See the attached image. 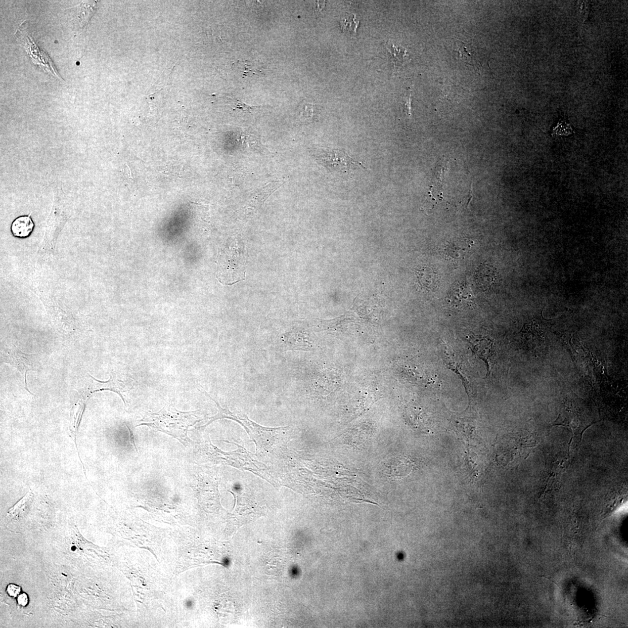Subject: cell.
Instances as JSON below:
<instances>
[{
	"instance_id": "6da1fadb",
	"label": "cell",
	"mask_w": 628,
	"mask_h": 628,
	"mask_svg": "<svg viewBox=\"0 0 628 628\" xmlns=\"http://www.w3.org/2000/svg\"><path fill=\"white\" fill-rule=\"evenodd\" d=\"M198 414L199 411L182 412L170 404L158 413H147L138 426L147 425L168 434L186 445L189 442V428L201 421Z\"/></svg>"
},
{
	"instance_id": "7a4b0ae2",
	"label": "cell",
	"mask_w": 628,
	"mask_h": 628,
	"mask_svg": "<svg viewBox=\"0 0 628 628\" xmlns=\"http://www.w3.org/2000/svg\"><path fill=\"white\" fill-rule=\"evenodd\" d=\"M202 388V392L208 397L211 400L214 401L218 407V412L216 416L209 418V421L205 425L201 426V428L204 427L212 423V422L221 419H230V420H234L238 422L239 424L242 425L246 429V431L250 435L251 439L254 441L257 448L258 446L262 447L263 445L266 444V442L268 440L269 438L273 437L275 436L279 428H268L263 427L260 425L256 424L255 422L249 420V418L242 414H234L230 412L228 409H224L221 407L218 402L213 399L206 391Z\"/></svg>"
},
{
	"instance_id": "3957f363",
	"label": "cell",
	"mask_w": 628,
	"mask_h": 628,
	"mask_svg": "<svg viewBox=\"0 0 628 628\" xmlns=\"http://www.w3.org/2000/svg\"><path fill=\"white\" fill-rule=\"evenodd\" d=\"M219 274L222 281L227 284L243 280L245 278L246 258L237 242L232 241L230 249L220 256Z\"/></svg>"
},
{
	"instance_id": "277c9868",
	"label": "cell",
	"mask_w": 628,
	"mask_h": 628,
	"mask_svg": "<svg viewBox=\"0 0 628 628\" xmlns=\"http://www.w3.org/2000/svg\"><path fill=\"white\" fill-rule=\"evenodd\" d=\"M590 420L579 399L575 397H568L557 419L556 424L567 426L577 433L584 431L592 424Z\"/></svg>"
},
{
	"instance_id": "5b68a950",
	"label": "cell",
	"mask_w": 628,
	"mask_h": 628,
	"mask_svg": "<svg viewBox=\"0 0 628 628\" xmlns=\"http://www.w3.org/2000/svg\"><path fill=\"white\" fill-rule=\"evenodd\" d=\"M314 156L332 171L346 173L358 169H367L362 163L355 160L342 149L317 150Z\"/></svg>"
},
{
	"instance_id": "8992f818",
	"label": "cell",
	"mask_w": 628,
	"mask_h": 628,
	"mask_svg": "<svg viewBox=\"0 0 628 628\" xmlns=\"http://www.w3.org/2000/svg\"><path fill=\"white\" fill-rule=\"evenodd\" d=\"M27 25H28V22L26 21L22 23L17 32L15 34V38L24 47L27 53L29 54L34 64L42 67L45 71L52 73L57 78L63 80L58 74L53 62L50 59L48 54L38 48L32 37L26 32Z\"/></svg>"
},
{
	"instance_id": "52a82bcc",
	"label": "cell",
	"mask_w": 628,
	"mask_h": 628,
	"mask_svg": "<svg viewBox=\"0 0 628 628\" xmlns=\"http://www.w3.org/2000/svg\"><path fill=\"white\" fill-rule=\"evenodd\" d=\"M468 342L473 352L486 364L487 375H490L496 356L494 340L487 336L471 335L468 337Z\"/></svg>"
},
{
	"instance_id": "ba28073f",
	"label": "cell",
	"mask_w": 628,
	"mask_h": 628,
	"mask_svg": "<svg viewBox=\"0 0 628 628\" xmlns=\"http://www.w3.org/2000/svg\"><path fill=\"white\" fill-rule=\"evenodd\" d=\"M2 358L4 362L16 368L24 376L26 389L29 391L26 387V374L29 371L37 370L38 363L36 356L25 354L14 345L13 347L3 351Z\"/></svg>"
},
{
	"instance_id": "9c48e42d",
	"label": "cell",
	"mask_w": 628,
	"mask_h": 628,
	"mask_svg": "<svg viewBox=\"0 0 628 628\" xmlns=\"http://www.w3.org/2000/svg\"><path fill=\"white\" fill-rule=\"evenodd\" d=\"M455 46L453 51L458 54V57L461 61L466 62L467 64L478 69H483L484 65H488L490 57L486 53L485 50L475 48L470 44L465 43L459 40L455 41Z\"/></svg>"
},
{
	"instance_id": "30bf717a",
	"label": "cell",
	"mask_w": 628,
	"mask_h": 628,
	"mask_svg": "<svg viewBox=\"0 0 628 628\" xmlns=\"http://www.w3.org/2000/svg\"><path fill=\"white\" fill-rule=\"evenodd\" d=\"M284 181H273L263 187L256 190L250 197L249 205L251 207L258 208L268 199L272 194L285 183Z\"/></svg>"
},
{
	"instance_id": "8fae6325",
	"label": "cell",
	"mask_w": 628,
	"mask_h": 628,
	"mask_svg": "<svg viewBox=\"0 0 628 628\" xmlns=\"http://www.w3.org/2000/svg\"><path fill=\"white\" fill-rule=\"evenodd\" d=\"M34 228V223L30 215H23L13 221L11 230L15 237L25 239L32 234Z\"/></svg>"
},
{
	"instance_id": "7c38bea8",
	"label": "cell",
	"mask_w": 628,
	"mask_h": 628,
	"mask_svg": "<svg viewBox=\"0 0 628 628\" xmlns=\"http://www.w3.org/2000/svg\"><path fill=\"white\" fill-rule=\"evenodd\" d=\"M419 284L422 289L430 290L436 288L437 279L433 271L429 268H423L418 271Z\"/></svg>"
},
{
	"instance_id": "4fadbf2b",
	"label": "cell",
	"mask_w": 628,
	"mask_h": 628,
	"mask_svg": "<svg viewBox=\"0 0 628 628\" xmlns=\"http://www.w3.org/2000/svg\"><path fill=\"white\" fill-rule=\"evenodd\" d=\"M385 46L390 55L391 63L395 66L401 65L404 63L405 58L408 56L405 48L389 42H386Z\"/></svg>"
},
{
	"instance_id": "5bb4252c",
	"label": "cell",
	"mask_w": 628,
	"mask_h": 628,
	"mask_svg": "<svg viewBox=\"0 0 628 628\" xmlns=\"http://www.w3.org/2000/svg\"><path fill=\"white\" fill-rule=\"evenodd\" d=\"M241 141L244 148L246 150L263 151L264 149L261 144L260 139L257 136L248 132L243 133Z\"/></svg>"
},
{
	"instance_id": "9a60e30c",
	"label": "cell",
	"mask_w": 628,
	"mask_h": 628,
	"mask_svg": "<svg viewBox=\"0 0 628 628\" xmlns=\"http://www.w3.org/2000/svg\"><path fill=\"white\" fill-rule=\"evenodd\" d=\"M33 494L32 491H30L29 493L23 497L20 501L18 502L16 505L8 512V514L11 518H18L21 516V515L24 513L28 507L29 504L33 498Z\"/></svg>"
},
{
	"instance_id": "2e32d148",
	"label": "cell",
	"mask_w": 628,
	"mask_h": 628,
	"mask_svg": "<svg viewBox=\"0 0 628 628\" xmlns=\"http://www.w3.org/2000/svg\"><path fill=\"white\" fill-rule=\"evenodd\" d=\"M358 25L359 21L356 20L355 16L344 19L340 22L341 28L343 32L351 35L355 34Z\"/></svg>"
},
{
	"instance_id": "e0dca14e",
	"label": "cell",
	"mask_w": 628,
	"mask_h": 628,
	"mask_svg": "<svg viewBox=\"0 0 628 628\" xmlns=\"http://www.w3.org/2000/svg\"><path fill=\"white\" fill-rule=\"evenodd\" d=\"M240 73L243 77L250 75H260V70L256 69L252 64L248 63L247 61H240L238 63Z\"/></svg>"
},
{
	"instance_id": "ac0fdd59",
	"label": "cell",
	"mask_w": 628,
	"mask_h": 628,
	"mask_svg": "<svg viewBox=\"0 0 628 628\" xmlns=\"http://www.w3.org/2000/svg\"><path fill=\"white\" fill-rule=\"evenodd\" d=\"M232 106L234 107V110H238L240 112H245V113L251 114L255 109L261 108L263 106H250L242 102L239 99H233Z\"/></svg>"
},
{
	"instance_id": "d6986e66",
	"label": "cell",
	"mask_w": 628,
	"mask_h": 628,
	"mask_svg": "<svg viewBox=\"0 0 628 628\" xmlns=\"http://www.w3.org/2000/svg\"><path fill=\"white\" fill-rule=\"evenodd\" d=\"M579 7L577 8V17H578V21L579 22V30L581 31L585 19H586L589 14V6L588 3L585 2H580Z\"/></svg>"
},
{
	"instance_id": "ffe728a7",
	"label": "cell",
	"mask_w": 628,
	"mask_h": 628,
	"mask_svg": "<svg viewBox=\"0 0 628 628\" xmlns=\"http://www.w3.org/2000/svg\"><path fill=\"white\" fill-rule=\"evenodd\" d=\"M300 118L302 121L311 122L313 117V106L311 104H305L300 111Z\"/></svg>"
},
{
	"instance_id": "44dd1931",
	"label": "cell",
	"mask_w": 628,
	"mask_h": 628,
	"mask_svg": "<svg viewBox=\"0 0 628 628\" xmlns=\"http://www.w3.org/2000/svg\"><path fill=\"white\" fill-rule=\"evenodd\" d=\"M412 94L409 92L406 94L404 101H403V112L405 114L407 117L411 118L412 116V99H411Z\"/></svg>"
},
{
	"instance_id": "7402d4cb",
	"label": "cell",
	"mask_w": 628,
	"mask_h": 628,
	"mask_svg": "<svg viewBox=\"0 0 628 628\" xmlns=\"http://www.w3.org/2000/svg\"><path fill=\"white\" fill-rule=\"evenodd\" d=\"M21 592V588L18 585L10 584L7 588V592L11 598H17Z\"/></svg>"
},
{
	"instance_id": "603a6c76",
	"label": "cell",
	"mask_w": 628,
	"mask_h": 628,
	"mask_svg": "<svg viewBox=\"0 0 628 628\" xmlns=\"http://www.w3.org/2000/svg\"><path fill=\"white\" fill-rule=\"evenodd\" d=\"M17 600L19 606L25 607L28 604V596L26 593H22V594H20L18 596Z\"/></svg>"
},
{
	"instance_id": "cb8c5ba5",
	"label": "cell",
	"mask_w": 628,
	"mask_h": 628,
	"mask_svg": "<svg viewBox=\"0 0 628 628\" xmlns=\"http://www.w3.org/2000/svg\"><path fill=\"white\" fill-rule=\"evenodd\" d=\"M325 2H317V9L316 13L317 14H321L325 7Z\"/></svg>"
},
{
	"instance_id": "d4e9b609",
	"label": "cell",
	"mask_w": 628,
	"mask_h": 628,
	"mask_svg": "<svg viewBox=\"0 0 628 628\" xmlns=\"http://www.w3.org/2000/svg\"><path fill=\"white\" fill-rule=\"evenodd\" d=\"M126 426H127V429L129 430L130 442L131 444H132L134 445V448L137 450V452H138L137 447V446H136L135 442H134V435H133L132 430H131V429L129 428V426H128L127 424H126Z\"/></svg>"
},
{
	"instance_id": "484cf974",
	"label": "cell",
	"mask_w": 628,
	"mask_h": 628,
	"mask_svg": "<svg viewBox=\"0 0 628 628\" xmlns=\"http://www.w3.org/2000/svg\"><path fill=\"white\" fill-rule=\"evenodd\" d=\"M194 604H195V603H194L193 600L191 599H188L185 600V607L188 610L193 609Z\"/></svg>"
}]
</instances>
